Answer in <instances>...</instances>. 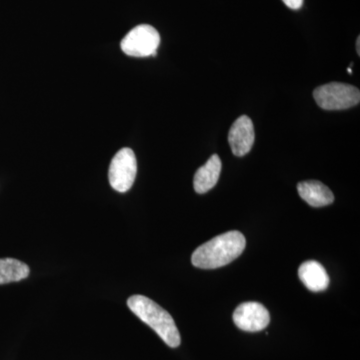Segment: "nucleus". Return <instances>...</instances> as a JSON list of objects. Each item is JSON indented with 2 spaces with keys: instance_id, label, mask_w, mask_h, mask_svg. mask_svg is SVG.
<instances>
[{
  "instance_id": "39448f33",
  "label": "nucleus",
  "mask_w": 360,
  "mask_h": 360,
  "mask_svg": "<svg viewBox=\"0 0 360 360\" xmlns=\"http://www.w3.org/2000/svg\"><path fill=\"white\" fill-rule=\"evenodd\" d=\"M137 174V161L134 150L122 148L111 160L108 179L115 191L127 193L134 186Z\"/></svg>"
},
{
  "instance_id": "f03ea898",
  "label": "nucleus",
  "mask_w": 360,
  "mask_h": 360,
  "mask_svg": "<svg viewBox=\"0 0 360 360\" xmlns=\"http://www.w3.org/2000/svg\"><path fill=\"white\" fill-rule=\"evenodd\" d=\"M127 307L142 322L148 324L169 347H179L180 333L172 315L160 305L143 295H132Z\"/></svg>"
},
{
  "instance_id": "4468645a",
  "label": "nucleus",
  "mask_w": 360,
  "mask_h": 360,
  "mask_svg": "<svg viewBox=\"0 0 360 360\" xmlns=\"http://www.w3.org/2000/svg\"><path fill=\"white\" fill-rule=\"evenodd\" d=\"M347 72L349 73V75H352V68H347Z\"/></svg>"
},
{
  "instance_id": "20e7f679",
  "label": "nucleus",
  "mask_w": 360,
  "mask_h": 360,
  "mask_svg": "<svg viewBox=\"0 0 360 360\" xmlns=\"http://www.w3.org/2000/svg\"><path fill=\"white\" fill-rule=\"evenodd\" d=\"M160 44V35L153 26L141 25L130 30L122 40V51L134 58L155 56Z\"/></svg>"
},
{
  "instance_id": "9d476101",
  "label": "nucleus",
  "mask_w": 360,
  "mask_h": 360,
  "mask_svg": "<svg viewBox=\"0 0 360 360\" xmlns=\"http://www.w3.org/2000/svg\"><path fill=\"white\" fill-rule=\"evenodd\" d=\"M221 160L217 155L210 156V160L194 175V191L200 194L208 193L217 186L221 172Z\"/></svg>"
},
{
  "instance_id": "f257e3e1",
  "label": "nucleus",
  "mask_w": 360,
  "mask_h": 360,
  "mask_svg": "<svg viewBox=\"0 0 360 360\" xmlns=\"http://www.w3.org/2000/svg\"><path fill=\"white\" fill-rule=\"evenodd\" d=\"M245 238L241 232H225L196 248L191 262L201 269H219L236 259L245 250Z\"/></svg>"
},
{
  "instance_id": "1a4fd4ad",
  "label": "nucleus",
  "mask_w": 360,
  "mask_h": 360,
  "mask_svg": "<svg viewBox=\"0 0 360 360\" xmlns=\"http://www.w3.org/2000/svg\"><path fill=\"white\" fill-rule=\"evenodd\" d=\"M297 191L300 198L314 207H322L331 205L335 201L333 191L316 180L300 182Z\"/></svg>"
},
{
  "instance_id": "6e6552de",
  "label": "nucleus",
  "mask_w": 360,
  "mask_h": 360,
  "mask_svg": "<svg viewBox=\"0 0 360 360\" xmlns=\"http://www.w3.org/2000/svg\"><path fill=\"white\" fill-rule=\"evenodd\" d=\"M298 276L305 288L314 292H319L328 288V272L319 262L315 260L303 262L298 269Z\"/></svg>"
},
{
  "instance_id": "f8f14e48",
  "label": "nucleus",
  "mask_w": 360,
  "mask_h": 360,
  "mask_svg": "<svg viewBox=\"0 0 360 360\" xmlns=\"http://www.w3.org/2000/svg\"><path fill=\"white\" fill-rule=\"evenodd\" d=\"M283 1L286 6L290 7L291 9H295V11L300 9L303 4V0H283Z\"/></svg>"
},
{
  "instance_id": "7ed1b4c3",
  "label": "nucleus",
  "mask_w": 360,
  "mask_h": 360,
  "mask_svg": "<svg viewBox=\"0 0 360 360\" xmlns=\"http://www.w3.org/2000/svg\"><path fill=\"white\" fill-rule=\"evenodd\" d=\"M314 97L322 110H347L359 103L360 91L354 85L331 82L315 89Z\"/></svg>"
},
{
  "instance_id": "9b49d317",
  "label": "nucleus",
  "mask_w": 360,
  "mask_h": 360,
  "mask_svg": "<svg viewBox=\"0 0 360 360\" xmlns=\"http://www.w3.org/2000/svg\"><path fill=\"white\" fill-rule=\"evenodd\" d=\"M30 269L25 262L14 258H0V284L18 283L27 278Z\"/></svg>"
},
{
  "instance_id": "ddd939ff",
  "label": "nucleus",
  "mask_w": 360,
  "mask_h": 360,
  "mask_svg": "<svg viewBox=\"0 0 360 360\" xmlns=\"http://www.w3.org/2000/svg\"><path fill=\"white\" fill-rule=\"evenodd\" d=\"M360 37H357L356 40V49H357V53L360 54Z\"/></svg>"
},
{
  "instance_id": "423d86ee",
  "label": "nucleus",
  "mask_w": 360,
  "mask_h": 360,
  "mask_svg": "<svg viewBox=\"0 0 360 360\" xmlns=\"http://www.w3.org/2000/svg\"><path fill=\"white\" fill-rule=\"evenodd\" d=\"M233 321L241 330L257 333L269 326V310L258 302H245L234 310Z\"/></svg>"
},
{
  "instance_id": "0eeeda50",
  "label": "nucleus",
  "mask_w": 360,
  "mask_h": 360,
  "mask_svg": "<svg viewBox=\"0 0 360 360\" xmlns=\"http://www.w3.org/2000/svg\"><path fill=\"white\" fill-rule=\"evenodd\" d=\"M255 139L252 120L246 115L238 117L229 132V142L232 153L238 158L248 155L252 148Z\"/></svg>"
}]
</instances>
